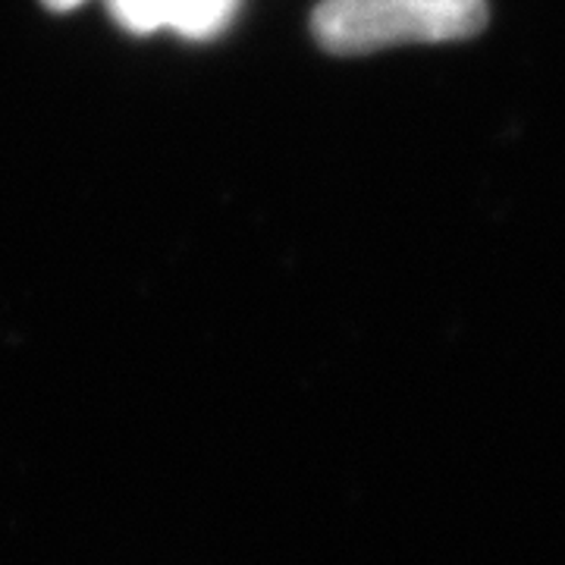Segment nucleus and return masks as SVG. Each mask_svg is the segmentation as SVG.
<instances>
[{"instance_id": "1", "label": "nucleus", "mask_w": 565, "mask_h": 565, "mask_svg": "<svg viewBox=\"0 0 565 565\" xmlns=\"http://www.w3.org/2000/svg\"><path fill=\"white\" fill-rule=\"evenodd\" d=\"M484 25L487 0H323L311 17V32L330 54L471 39Z\"/></svg>"}, {"instance_id": "2", "label": "nucleus", "mask_w": 565, "mask_h": 565, "mask_svg": "<svg viewBox=\"0 0 565 565\" xmlns=\"http://www.w3.org/2000/svg\"><path fill=\"white\" fill-rule=\"evenodd\" d=\"M243 0H107L114 20L136 35L177 32L182 39L207 41L226 32Z\"/></svg>"}, {"instance_id": "3", "label": "nucleus", "mask_w": 565, "mask_h": 565, "mask_svg": "<svg viewBox=\"0 0 565 565\" xmlns=\"http://www.w3.org/2000/svg\"><path fill=\"white\" fill-rule=\"evenodd\" d=\"M47 10H57V13H63V10H73V7H79V3H85V0H41Z\"/></svg>"}]
</instances>
